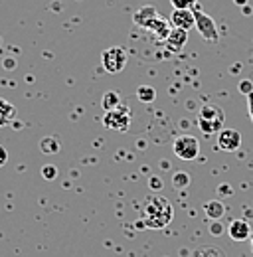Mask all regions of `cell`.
I'll list each match as a JSON object with an SVG mask.
<instances>
[{
	"instance_id": "6da1fadb",
	"label": "cell",
	"mask_w": 253,
	"mask_h": 257,
	"mask_svg": "<svg viewBox=\"0 0 253 257\" xmlns=\"http://www.w3.org/2000/svg\"><path fill=\"white\" fill-rule=\"evenodd\" d=\"M174 218V210L172 204L160 196V194H151L145 200L143 206V214H141V224L149 229H162L172 222Z\"/></svg>"
},
{
	"instance_id": "7a4b0ae2",
	"label": "cell",
	"mask_w": 253,
	"mask_h": 257,
	"mask_svg": "<svg viewBox=\"0 0 253 257\" xmlns=\"http://www.w3.org/2000/svg\"><path fill=\"white\" fill-rule=\"evenodd\" d=\"M223 121H225V113L218 105H204L198 111V127L206 137L220 133L223 128Z\"/></svg>"
},
{
	"instance_id": "3957f363",
	"label": "cell",
	"mask_w": 253,
	"mask_h": 257,
	"mask_svg": "<svg viewBox=\"0 0 253 257\" xmlns=\"http://www.w3.org/2000/svg\"><path fill=\"white\" fill-rule=\"evenodd\" d=\"M126 50L125 48H119V46H113V48H107L103 50L101 54V65L107 73H121L126 65Z\"/></svg>"
},
{
	"instance_id": "277c9868",
	"label": "cell",
	"mask_w": 253,
	"mask_h": 257,
	"mask_svg": "<svg viewBox=\"0 0 253 257\" xmlns=\"http://www.w3.org/2000/svg\"><path fill=\"white\" fill-rule=\"evenodd\" d=\"M172 151H174V155H176L180 161L192 162V161H196L198 155H200V143H198V139L192 137V135H182V137H178V139L174 141Z\"/></svg>"
},
{
	"instance_id": "5b68a950",
	"label": "cell",
	"mask_w": 253,
	"mask_h": 257,
	"mask_svg": "<svg viewBox=\"0 0 253 257\" xmlns=\"http://www.w3.org/2000/svg\"><path fill=\"white\" fill-rule=\"evenodd\" d=\"M103 125L109 131H115V133H126L131 127V111L129 107L121 105L119 109H113V111H107L103 115Z\"/></svg>"
},
{
	"instance_id": "8992f818",
	"label": "cell",
	"mask_w": 253,
	"mask_h": 257,
	"mask_svg": "<svg viewBox=\"0 0 253 257\" xmlns=\"http://www.w3.org/2000/svg\"><path fill=\"white\" fill-rule=\"evenodd\" d=\"M241 147V133L237 128H221L218 133V149L223 153H235Z\"/></svg>"
},
{
	"instance_id": "52a82bcc",
	"label": "cell",
	"mask_w": 253,
	"mask_h": 257,
	"mask_svg": "<svg viewBox=\"0 0 253 257\" xmlns=\"http://www.w3.org/2000/svg\"><path fill=\"white\" fill-rule=\"evenodd\" d=\"M196 14V28H198V32L200 36L206 40V42H218V26H216V22L208 16V14H204V12H194Z\"/></svg>"
},
{
	"instance_id": "ba28073f",
	"label": "cell",
	"mask_w": 253,
	"mask_h": 257,
	"mask_svg": "<svg viewBox=\"0 0 253 257\" xmlns=\"http://www.w3.org/2000/svg\"><path fill=\"white\" fill-rule=\"evenodd\" d=\"M158 18H160L158 10L155 8V6H151V4H147V6L139 8V10L135 12V16H133L135 24H137V26H141V28H145V30H151V28L155 26V22H157Z\"/></svg>"
},
{
	"instance_id": "9c48e42d",
	"label": "cell",
	"mask_w": 253,
	"mask_h": 257,
	"mask_svg": "<svg viewBox=\"0 0 253 257\" xmlns=\"http://www.w3.org/2000/svg\"><path fill=\"white\" fill-rule=\"evenodd\" d=\"M170 22H172V28H180V30H186L196 26V14L192 10H174L170 14Z\"/></svg>"
},
{
	"instance_id": "30bf717a",
	"label": "cell",
	"mask_w": 253,
	"mask_h": 257,
	"mask_svg": "<svg viewBox=\"0 0 253 257\" xmlns=\"http://www.w3.org/2000/svg\"><path fill=\"white\" fill-rule=\"evenodd\" d=\"M227 235L233 241H245L247 237H251V227L245 220H233L227 225Z\"/></svg>"
},
{
	"instance_id": "8fae6325",
	"label": "cell",
	"mask_w": 253,
	"mask_h": 257,
	"mask_svg": "<svg viewBox=\"0 0 253 257\" xmlns=\"http://www.w3.org/2000/svg\"><path fill=\"white\" fill-rule=\"evenodd\" d=\"M188 42V32L186 30H180V28H172L168 38H166V48L172 52V54H178Z\"/></svg>"
},
{
	"instance_id": "7c38bea8",
	"label": "cell",
	"mask_w": 253,
	"mask_h": 257,
	"mask_svg": "<svg viewBox=\"0 0 253 257\" xmlns=\"http://www.w3.org/2000/svg\"><path fill=\"white\" fill-rule=\"evenodd\" d=\"M204 214L212 220V222H220V218L225 214V206L221 204L220 200H210L204 204Z\"/></svg>"
},
{
	"instance_id": "4fadbf2b",
	"label": "cell",
	"mask_w": 253,
	"mask_h": 257,
	"mask_svg": "<svg viewBox=\"0 0 253 257\" xmlns=\"http://www.w3.org/2000/svg\"><path fill=\"white\" fill-rule=\"evenodd\" d=\"M101 107L103 111H113V109H119L121 107V95L117 91H105L101 97Z\"/></svg>"
},
{
	"instance_id": "5bb4252c",
	"label": "cell",
	"mask_w": 253,
	"mask_h": 257,
	"mask_svg": "<svg viewBox=\"0 0 253 257\" xmlns=\"http://www.w3.org/2000/svg\"><path fill=\"white\" fill-rule=\"evenodd\" d=\"M14 117H16V109H14V105H12L10 101H6V99H0V127L8 125Z\"/></svg>"
},
{
	"instance_id": "9a60e30c",
	"label": "cell",
	"mask_w": 253,
	"mask_h": 257,
	"mask_svg": "<svg viewBox=\"0 0 253 257\" xmlns=\"http://www.w3.org/2000/svg\"><path fill=\"white\" fill-rule=\"evenodd\" d=\"M40 151L44 155H58L60 153V141L56 137H44L40 141Z\"/></svg>"
},
{
	"instance_id": "2e32d148",
	"label": "cell",
	"mask_w": 253,
	"mask_h": 257,
	"mask_svg": "<svg viewBox=\"0 0 253 257\" xmlns=\"http://www.w3.org/2000/svg\"><path fill=\"white\" fill-rule=\"evenodd\" d=\"M137 97H139V101H143V103H153V101L157 99V89H155L153 85H141V87L137 89Z\"/></svg>"
},
{
	"instance_id": "e0dca14e",
	"label": "cell",
	"mask_w": 253,
	"mask_h": 257,
	"mask_svg": "<svg viewBox=\"0 0 253 257\" xmlns=\"http://www.w3.org/2000/svg\"><path fill=\"white\" fill-rule=\"evenodd\" d=\"M192 257H225V253L221 251L220 247H214V245H206V247H200V249H196Z\"/></svg>"
},
{
	"instance_id": "ac0fdd59",
	"label": "cell",
	"mask_w": 253,
	"mask_h": 257,
	"mask_svg": "<svg viewBox=\"0 0 253 257\" xmlns=\"http://www.w3.org/2000/svg\"><path fill=\"white\" fill-rule=\"evenodd\" d=\"M172 186H174L176 190H184V188H188L190 186L188 172H176V174L172 176Z\"/></svg>"
},
{
	"instance_id": "d6986e66",
	"label": "cell",
	"mask_w": 253,
	"mask_h": 257,
	"mask_svg": "<svg viewBox=\"0 0 253 257\" xmlns=\"http://www.w3.org/2000/svg\"><path fill=\"white\" fill-rule=\"evenodd\" d=\"M42 176H44L46 180H56V178H58V168H56L54 164H46V166L42 168Z\"/></svg>"
},
{
	"instance_id": "ffe728a7",
	"label": "cell",
	"mask_w": 253,
	"mask_h": 257,
	"mask_svg": "<svg viewBox=\"0 0 253 257\" xmlns=\"http://www.w3.org/2000/svg\"><path fill=\"white\" fill-rule=\"evenodd\" d=\"M198 0H170V4L174 6V10H190Z\"/></svg>"
},
{
	"instance_id": "44dd1931",
	"label": "cell",
	"mask_w": 253,
	"mask_h": 257,
	"mask_svg": "<svg viewBox=\"0 0 253 257\" xmlns=\"http://www.w3.org/2000/svg\"><path fill=\"white\" fill-rule=\"evenodd\" d=\"M239 91H241L243 95H249V93H253V83L249 81V79L239 81Z\"/></svg>"
},
{
	"instance_id": "7402d4cb",
	"label": "cell",
	"mask_w": 253,
	"mask_h": 257,
	"mask_svg": "<svg viewBox=\"0 0 253 257\" xmlns=\"http://www.w3.org/2000/svg\"><path fill=\"white\" fill-rule=\"evenodd\" d=\"M210 233H212V235H221V233H223V225H221L220 222H212Z\"/></svg>"
},
{
	"instance_id": "603a6c76",
	"label": "cell",
	"mask_w": 253,
	"mask_h": 257,
	"mask_svg": "<svg viewBox=\"0 0 253 257\" xmlns=\"http://www.w3.org/2000/svg\"><path fill=\"white\" fill-rule=\"evenodd\" d=\"M149 186H151V188H155V190H160V188H162V180H160L158 176H151Z\"/></svg>"
},
{
	"instance_id": "cb8c5ba5",
	"label": "cell",
	"mask_w": 253,
	"mask_h": 257,
	"mask_svg": "<svg viewBox=\"0 0 253 257\" xmlns=\"http://www.w3.org/2000/svg\"><path fill=\"white\" fill-rule=\"evenodd\" d=\"M6 162H8V151H6V149L0 145V168H2Z\"/></svg>"
},
{
	"instance_id": "d4e9b609",
	"label": "cell",
	"mask_w": 253,
	"mask_h": 257,
	"mask_svg": "<svg viewBox=\"0 0 253 257\" xmlns=\"http://www.w3.org/2000/svg\"><path fill=\"white\" fill-rule=\"evenodd\" d=\"M247 111H249V119H251L253 123V93L247 95Z\"/></svg>"
},
{
	"instance_id": "484cf974",
	"label": "cell",
	"mask_w": 253,
	"mask_h": 257,
	"mask_svg": "<svg viewBox=\"0 0 253 257\" xmlns=\"http://www.w3.org/2000/svg\"><path fill=\"white\" fill-rule=\"evenodd\" d=\"M220 192H221V196H231L233 190H231L229 186H225V184H223V186H220Z\"/></svg>"
},
{
	"instance_id": "4316f807",
	"label": "cell",
	"mask_w": 253,
	"mask_h": 257,
	"mask_svg": "<svg viewBox=\"0 0 253 257\" xmlns=\"http://www.w3.org/2000/svg\"><path fill=\"white\" fill-rule=\"evenodd\" d=\"M249 243H251V251H253V233H251V237H249Z\"/></svg>"
},
{
	"instance_id": "83f0119b",
	"label": "cell",
	"mask_w": 253,
	"mask_h": 257,
	"mask_svg": "<svg viewBox=\"0 0 253 257\" xmlns=\"http://www.w3.org/2000/svg\"><path fill=\"white\" fill-rule=\"evenodd\" d=\"M235 2H237V4H245V0H235Z\"/></svg>"
}]
</instances>
